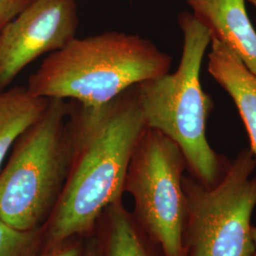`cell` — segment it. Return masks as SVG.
Returning a JSON list of instances; mask_svg holds the SVG:
<instances>
[{"label": "cell", "instance_id": "cell-5", "mask_svg": "<svg viewBox=\"0 0 256 256\" xmlns=\"http://www.w3.org/2000/svg\"><path fill=\"white\" fill-rule=\"evenodd\" d=\"M256 158L242 150L220 182L206 187L183 176L187 214L185 256H252V216L256 207Z\"/></svg>", "mask_w": 256, "mask_h": 256}, {"label": "cell", "instance_id": "cell-9", "mask_svg": "<svg viewBox=\"0 0 256 256\" xmlns=\"http://www.w3.org/2000/svg\"><path fill=\"white\" fill-rule=\"evenodd\" d=\"M208 72L228 92L238 108L256 158V76L241 59L220 41L212 39Z\"/></svg>", "mask_w": 256, "mask_h": 256}, {"label": "cell", "instance_id": "cell-17", "mask_svg": "<svg viewBox=\"0 0 256 256\" xmlns=\"http://www.w3.org/2000/svg\"><path fill=\"white\" fill-rule=\"evenodd\" d=\"M254 7V9H256V0H248Z\"/></svg>", "mask_w": 256, "mask_h": 256}, {"label": "cell", "instance_id": "cell-15", "mask_svg": "<svg viewBox=\"0 0 256 256\" xmlns=\"http://www.w3.org/2000/svg\"><path fill=\"white\" fill-rule=\"evenodd\" d=\"M82 256H102L101 245L96 239L88 241L86 247H84Z\"/></svg>", "mask_w": 256, "mask_h": 256}, {"label": "cell", "instance_id": "cell-16", "mask_svg": "<svg viewBox=\"0 0 256 256\" xmlns=\"http://www.w3.org/2000/svg\"><path fill=\"white\" fill-rule=\"evenodd\" d=\"M252 240H254V252L252 256H256V227H254V226L252 229Z\"/></svg>", "mask_w": 256, "mask_h": 256}, {"label": "cell", "instance_id": "cell-8", "mask_svg": "<svg viewBox=\"0 0 256 256\" xmlns=\"http://www.w3.org/2000/svg\"><path fill=\"white\" fill-rule=\"evenodd\" d=\"M246 0H187L192 14L218 40L232 50L256 76V32Z\"/></svg>", "mask_w": 256, "mask_h": 256}, {"label": "cell", "instance_id": "cell-3", "mask_svg": "<svg viewBox=\"0 0 256 256\" xmlns=\"http://www.w3.org/2000/svg\"><path fill=\"white\" fill-rule=\"evenodd\" d=\"M178 21L183 46L176 70L135 86L136 97L146 128L172 140L182 150L192 178L212 187L229 165L206 137L212 100L202 90L200 70L212 37L191 12H182Z\"/></svg>", "mask_w": 256, "mask_h": 256}, {"label": "cell", "instance_id": "cell-13", "mask_svg": "<svg viewBox=\"0 0 256 256\" xmlns=\"http://www.w3.org/2000/svg\"><path fill=\"white\" fill-rule=\"evenodd\" d=\"M32 2V0H0V32Z\"/></svg>", "mask_w": 256, "mask_h": 256}, {"label": "cell", "instance_id": "cell-12", "mask_svg": "<svg viewBox=\"0 0 256 256\" xmlns=\"http://www.w3.org/2000/svg\"><path fill=\"white\" fill-rule=\"evenodd\" d=\"M44 228L20 230L0 218V256H36Z\"/></svg>", "mask_w": 256, "mask_h": 256}, {"label": "cell", "instance_id": "cell-2", "mask_svg": "<svg viewBox=\"0 0 256 256\" xmlns=\"http://www.w3.org/2000/svg\"><path fill=\"white\" fill-rule=\"evenodd\" d=\"M172 58L137 34L108 32L75 37L48 55L28 81V92L99 106L129 88L170 72Z\"/></svg>", "mask_w": 256, "mask_h": 256}, {"label": "cell", "instance_id": "cell-4", "mask_svg": "<svg viewBox=\"0 0 256 256\" xmlns=\"http://www.w3.org/2000/svg\"><path fill=\"white\" fill-rule=\"evenodd\" d=\"M72 102L50 99L43 117L24 132L0 171V218L20 230L41 229L64 188L74 154Z\"/></svg>", "mask_w": 256, "mask_h": 256}, {"label": "cell", "instance_id": "cell-10", "mask_svg": "<svg viewBox=\"0 0 256 256\" xmlns=\"http://www.w3.org/2000/svg\"><path fill=\"white\" fill-rule=\"evenodd\" d=\"M50 102V99L34 95L27 86L0 92V171L10 149L43 117Z\"/></svg>", "mask_w": 256, "mask_h": 256}, {"label": "cell", "instance_id": "cell-11", "mask_svg": "<svg viewBox=\"0 0 256 256\" xmlns=\"http://www.w3.org/2000/svg\"><path fill=\"white\" fill-rule=\"evenodd\" d=\"M106 210V227L102 256H152L120 200Z\"/></svg>", "mask_w": 256, "mask_h": 256}, {"label": "cell", "instance_id": "cell-6", "mask_svg": "<svg viewBox=\"0 0 256 256\" xmlns=\"http://www.w3.org/2000/svg\"><path fill=\"white\" fill-rule=\"evenodd\" d=\"M186 169L182 152L172 140L144 129L129 162L124 192L133 198L140 225L164 256H185Z\"/></svg>", "mask_w": 256, "mask_h": 256}, {"label": "cell", "instance_id": "cell-7", "mask_svg": "<svg viewBox=\"0 0 256 256\" xmlns=\"http://www.w3.org/2000/svg\"><path fill=\"white\" fill-rule=\"evenodd\" d=\"M76 0H32L0 32V92L32 62L76 37Z\"/></svg>", "mask_w": 256, "mask_h": 256}, {"label": "cell", "instance_id": "cell-14", "mask_svg": "<svg viewBox=\"0 0 256 256\" xmlns=\"http://www.w3.org/2000/svg\"><path fill=\"white\" fill-rule=\"evenodd\" d=\"M82 252L84 246L81 242L70 238L54 247L46 248L42 254L36 256H82Z\"/></svg>", "mask_w": 256, "mask_h": 256}, {"label": "cell", "instance_id": "cell-1", "mask_svg": "<svg viewBox=\"0 0 256 256\" xmlns=\"http://www.w3.org/2000/svg\"><path fill=\"white\" fill-rule=\"evenodd\" d=\"M74 154L44 236L46 248L82 234L124 192L128 166L146 128L135 86L99 106L72 102Z\"/></svg>", "mask_w": 256, "mask_h": 256}]
</instances>
